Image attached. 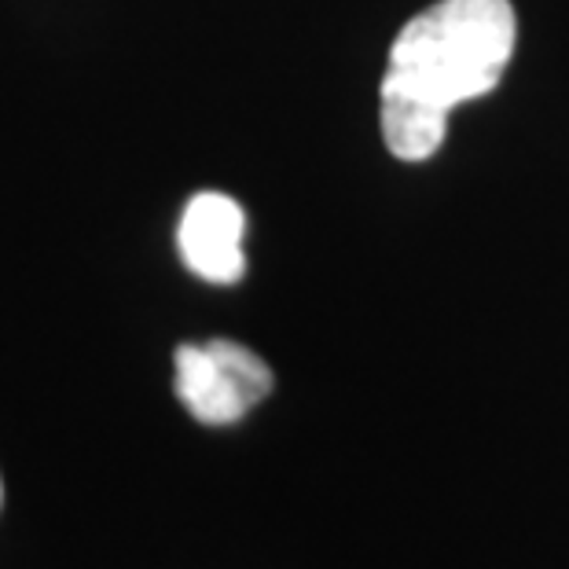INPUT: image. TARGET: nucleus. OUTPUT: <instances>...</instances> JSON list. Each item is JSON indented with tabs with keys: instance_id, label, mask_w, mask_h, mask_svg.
<instances>
[{
	"instance_id": "nucleus-2",
	"label": "nucleus",
	"mask_w": 569,
	"mask_h": 569,
	"mask_svg": "<svg viewBox=\"0 0 569 569\" xmlns=\"http://www.w3.org/2000/svg\"><path fill=\"white\" fill-rule=\"evenodd\" d=\"M177 397L206 427H228L272 393V368L247 346L213 338L206 346H177Z\"/></svg>"
},
{
	"instance_id": "nucleus-1",
	"label": "nucleus",
	"mask_w": 569,
	"mask_h": 569,
	"mask_svg": "<svg viewBox=\"0 0 569 569\" xmlns=\"http://www.w3.org/2000/svg\"><path fill=\"white\" fill-rule=\"evenodd\" d=\"M511 0H438L390 44L382 78V140L393 159L422 162L441 148L448 114L500 84L515 56Z\"/></svg>"
},
{
	"instance_id": "nucleus-4",
	"label": "nucleus",
	"mask_w": 569,
	"mask_h": 569,
	"mask_svg": "<svg viewBox=\"0 0 569 569\" xmlns=\"http://www.w3.org/2000/svg\"><path fill=\"white\" fill-rule=\"evenodd\" d=\"M0 500H4V486H0Z\"/></svg>"
},
{
	"instance_id": "nucleus-3",
	"label": "nucleus",
	"mask_w": 569,
	"mask_h": 569,
	"mask_svg": "<svg viewBox=\"0 0 569 569\" xmlns=\"http://www.w3.org/2000/svg\"><path fill=\"white\" fill-rule=\"evenodd\" d=\"M243 232H247L243 206L221 196V191H199L184 206V217H180V232H177L180 258H184V264L199 280L232 287L247 272Z\"/></svg>"
}]
</instances>
